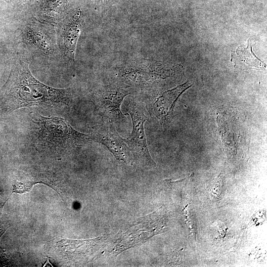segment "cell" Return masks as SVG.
Here are the masks:
<instances>
[{
  "mask_svg": "<svg viewBox=\"0 0 267 267\" xmlns=\"http://www.w3.org/2000/svg\"><path fill=\"white\" fill-rule=\"evenodd\" d=\"M73 96L70 89H56L39 81L31 74L29 63L16 59L0 90V110L3 113L31 106H69Z\"/></svg>",
  "mask_w": 267,
  "mask_h": 267,
  "instance_id": "obj_1",
  "label": "cell"
},
{
  "mask_svg": "<svg viewBox=\"0 0 267 267\" xmlns=\"http://www.w3.org/2000/svg\"><path fill=\"white\" fill-rule=\"evenodd\" d=\"M30 135L39 150L52 153L70 151L91 140L89 134L80 133L62 118L30 114Z\"/></svg>",
  "mask_w": 267,
  "mask_h": 267,
  "instance_id": "obj_2",
  "label": "cell"
},
{
  "mask_svg": "<svg viewBox=\"0 0 267 267\" xmlns=\"http://www.w3.org/2000/svg\"><path fill=\"white\" fill-rule=\"evenodd\" d=\"M125 105L132 119L133 131L129 136L124 140L132 153L134 161L142 167H154L156 164L148 151L144 129V123L148 119L144 105L135 99H130Z\"/></svg>",
  "mask_w": 267,
  "mask_h": 267,
  "instance_id": "obj_3",
  "label": "cell"
},
{
  "mask_svg": "<svg viewBox=\"0 0 267 267\" xmlns=\"http://www.w3.org/2000/svg\"><path fill=\"white\" fill-rule=\"evenodd\" d=\"M130 93L127 89L119 85L102 86L94 90L91 99L98 114L112 123L120 124L126 119L120 107L124 98Z\"/></svg>",
  "mask_w": 267,
  "mask_h": 267,
  "instance_id": "obj_4",
  "label": "cell"
},
{
  "mask_svg": "<svg viewBox=\"0 0 267 267\" xmlns=\"http://www.w3.org/2000/svg\"><path fill=\"white\" fill-rule=\"evenodd\" d=\"M152 65L145 60L123 68L116 75L118 85L146 91L171 76L167 71L161 70Z\"/></svg>",
  "mask_w": 267,
  "mask_h": 267,
  "instance_id": "obj_5",
  "label": "cell"
},
{
  "mask_svg": "<svg viewBox=\"0 0 267 267\" xmlns=\"http://www.w3.org/2000/svg\"><path fill=\"white\" fill-rule=\"evenodd\" d=\"M89 135L91 140L105 146L117 160L129 164L134 161L128 146L109 120L103 118L102 123Z\"/></svg>",
  "mask_w": 267,
  "mask_h": 267,
  "instance_id": "obj_6",
  "label": "cell"
},
{
  "mask_svg": "<svg viewBox=\"0 0 267 267\" xmlns=\"http://www.w3.org/2000/svg\"><path fill=\"white\" fill-rule=\"evenodd\" d=\"M190 87L186 83L167 90L145 103L144 106L162 123L166 124L174 117V107L179 96Z\"/></svg>",
  "mask_w": 267,
  "mask_h": 267,
  "instance_id": "obj_7",
  "label": "cell"
},
{
  "mask_svg": "<svg viewBox=\"0 0 267 267\" xmlns=\"http://www.w3.org/2000/svg\"><path fill=\"white\" fill-rule=\"evenodd\" d=\"M83 20L80 11L76 13L66 25L63 32V41L68 56L75 59L77 41L81 31Z\"/></svg>",
  "mask_w": 267,
  "mask_h": 267,
  "instance_id": "obj_8",
  "label": "cell"
},
{
  "mask_svg": "<svg viewBox=\"0 0 267 267\" xmlns=\"http://www.w3.org/2000/svg\"><path fill=\"white\" fill-rule=\"evenodd\" d=\"M237 55L241 61H243L249 65L258 68H264L265 64L258 59L253 52L252 46L248 42L246 48L241 47L237 49Z\"/></svg>",
  "mask_w": 267,
  "mask_h": 267,
  "instance_id": "obj_9",
  "label": "cell"
},
{
  "mask_svg": "<svg viewBox=\"0 0 267 267\" xmlns=\"http://www.w3.org/2000/svg\"><path fill=\"white\" fill-rule=\"evenodd\" d=\"M64 0H44L43 7L47 11H53L59 8L63 3Z\"/></svg>",
  "mask_w": 267,
  "mask_h": 267,
  "instance_id": "obj_10",
  "label": "cell"
},
{
  "mask_svg": "<svg viewBox=\"0 0 267 267\" xmlns=\"http://www.w3.org/2000/svg\"><path fill=\"white\" fill-rule=\"evenodd\" d=\"M4 0V1H6V2H8L9 1V0Z\"/></svg>",
  "mask_w": 267,
  "mask_h": 267,
  "instance_id": "obj_11",
  "label": "cell"
}]
</instances>
